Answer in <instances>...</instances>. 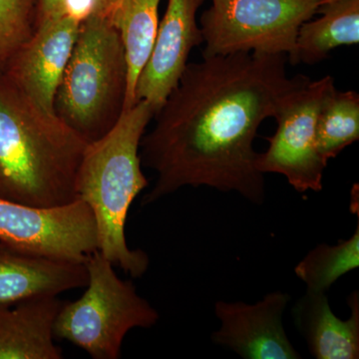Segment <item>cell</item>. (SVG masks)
I'll list each match as a JSON object with an SVG mask.
<instances>
[{
  "instance_id": "1",
  "label": "cell",
  "mask_w": 359,
  "mask_h": 359,
  "mask_svg": "<svg viewBox=\"0 0 359 359\" xmlns=\"http://www.w3.org/2000/svg\"><path fill=\"white\" fill-rule=\"evenodd\" d=\"M287 62V54L238 52L188 63L154 115V128L142 137V165L157 173L142 205L185 186L237 192L263 204L264 174L254 149L257 130L311 81L289 76Z\"/></svg>"
},
{
  "instance_id": "2",
  "label": "cell",
  "mask_w": 359,
  "mask_h": 359,
  "mask_svg": "<svg viewBox=\"0 0 359 359\" xmlns=\"http://www.w3.org/2000/svg\"><path fill=\"white\" fill-rule=\"evenodd\" d=\"M87 145L0 73V199L36 207L78 200Z\"/></svg>"
},
{
  "instance_id": "3",
  "label": "cell",
  "mask_w": 359,
  "mask_h": 359,
  "mask_svg": "<svg viewBox=\"0 0 359 359\" xmlns=\"http://www.w3.org/2000/svg\"><path fill=\"white\" fill-rule=\"evenodd\" d=\"M154 115L146 100L125 111L109 133L87 145L77 173V197L95 217L99 252L132 278L143 276L150 264L144 250L130 249L125 226L132 203L149 185L139 151Z\"/></svg>"
},
{
  "instance_id": "4",
  "label": "cell",
  "mask_w": 359,
  "mask_h": 359,
  "mask_svg": "<svg viewBox=\"0 0 359 359\" xmlns=\"http://www.w3.org/2000/svg\"><path fill=\"white\" fill-rule=\"evenodd\" d=\"M128 67L109 16L80 23L76 42L54 99V114L87 144L109 133L125 112Z\"/></svg>"
},
{
  "instance_id": "5",
  "label": "cell",
  "mask_w": 359,
  "mask_h": 359,
  "mask_svg": "<svg viewBox=\"0 0 359 359\" xmlns=\"http://www.w3.org/2000/svg\"><path fill=\"white\" fill-rule=\"evenodd\" d=\"M85 266L86 290L77 301L62 304L54 337L67 340L94 359L119 358L130 330L154 327L159 313L132 282L117 276L114 264L99 250L87 257Z\"/></svg>"
},
{
  "instance_id": "6",
  "label": "cell",
  "mask_w": 359,
  "mask_h": 359,
  "mask_svg": "<svg viewBox=\"0 0 359 359\" xmlns=\"http://www.w3.org/2000/svg\"><path fill=\"white\" fill-rule=\"evenodd\" d=\"M320 6V0H212L200 18L203 57L259 52L290 59L299 27Z\"/></svg>"
},
{
  "instance_id": "7",
  "label": "cell",
  "mask_w": 359,
  "mask_h": 359,
  "mask_svg": "<svg viewBox=\"0 0 359 359\" xmlns=\"http://www.w3.org/2000/svg\"><path fill=\"white\" fill-rule=\"evenodd\" d=\"M0 242L37 256L85 263L99 249L93 212L81 200L36 207L0 199Z\"/></svg>"
},
{
  "instance_id": "8",
  "label": "cell",
  "mask_w": 359,
  "mask_h": 359,
  "mask_svg": "<svg viewBox=\"0 0 359 359\" xmlns=\"http://www.w3.org/2000/svg\"><path fill=\"white\" fill-rule=\"evenodd\" d=\"M335 88L334 77L309 81L283 106L275 119L278 129L266 138L269 146L259 153L257 168L261 173L280 174L295 191L320 192L327 162L316 146V125L321 106Z\"/></svg>"
},
{
  "instance_id": "9",
  "label": "cell",
  "mask_w": 359,
  "mask_h": 359,
  "mask_svg": "<svg viewBox=\"0 0 359 359\" xmlns=\"http://www.w3.org/2000/svg\"><path fill=\"white\" fill-rule=\"evenodd\" d=\"M290 299L278 290L255 304L217 302L215 313L221 327L212 334V341L245 359L301 358L283 327Z\"/></svg>"
},
{
  "instance_id": "10",
  "label": "cell",
  "mask_w": 359,
  "mask_h": 359,
  "mask_svg": "<svg viewBox=\"0 0 359 359\" xmlns=\"http://www.w3.org/2000/svg\"><path fill=\"white\" fill-rule=\"evenodd\" d=\"M205 0H168L154 47L135 89L136 103L148 101L156 113L178 85L194 47L204 43L197 13Z\"/></svg>"
},
{
  "instance_id": "11",
  "label": "cell",
  "mask_w": 359,
  "mask_h": 359,
  "mask_svg": "<svg viewBox=\"0 0 359 359\" xmlns=\"http://www.w3.org/2000/svg\"><path fill=\"white\" fill-rule=\"evenodd\" d=\"M80 22L71 18L39 26L4 74L41 109L54 114V99L76 42Z\"/></svg>"
},
{
  "instance_id": "12",
  "label": "cell",
  "mask_w": 359,
  "mask_h": 359,
  "mask_svg": "<svg viewBox=\"0 0 359 359\" xmlns=\"http://www.w3.org/2000/svg\"><path fill=\"white\" fill-rule=\"evenodd\" d=\"M85 263L29 254L0 242V304L86 287Z\"/></svg>"
},
{
  "instance_id": "13",
  "label": "cell",
  "mask_w": 359,
  "mask_h": 359,
  "mask_svg": "<svg viewBox=\"0 0 359 359\" xmlns=\"http://www.w3.org/2000/svg\"><path fill=\"white\" fill-rule=\"evenodd\" d=\"M63 302L55 295L0 304V359H61L54 323Z\"/></svg>"
},
{
  "instance_id": "14",
  "label": "cell",
  "mask_w": 359,
  "mask_h": 359,
  "mask_svg": "<svg viewBox=\"0 0 359 359\" xmlns=\"http://www.w3.org/2000/svg\"><path fill=\"white\" fill-rule=\"evenodd\" d=\"M351 318L340 320L332 311L325 292H309L294 304L292 316L309 353L316 359L359 358V294L347 299Z\"/></svg>"
},
{
  "instance_id": "15",
  "label": "cell",
  "mask_w": 359,
  "mask_h": 359,
  "mask_svg": "<svg viewBox=\"0 0 359 359\" xmlns=\"http://www.w3.org/2000/svg\"><path fill=\"white\" fill-rule=\"evenodd\" d=\"M320 18L302 23L290 65H316L340 46L358 44L359 0H344L318 6Z\"/></svg>"
},
{
  "instance_id": "16",
  "label": "cell",
  "mask_w": 359,
  "mask_h": 359,
  "mask_svg": "<svg viewBox=\"0 0 359 359\" xmlns=\"http://www.w3.org/2000/svg\"><path fill=\"white\" fill-rule=\"evenodd\" d=\"M161 0H120L107 14L121 36L128 67L125 111L133 107L135 89L147 65L159 27Z\"/></svg>"
},
{
  "instance_id": "17",
  "label": "cell",
  "mask_w": 359,
  "mask_h": 359,
  "mask_svg": "<svg viewBox=\"0 0 359 359\" xmlns=\"http://www.w3.org/2000/svg\"><path fill=\"white\" fill-rule=\"evenodd\" d=\"M359 139L358 92L332 90L321 106L316 125V146L323 160L337 155Z\"/></svg>"
},
{
  "instance_id": "18",
  "label": "cell",
  "mask_w": 359,
  "mask_h": 359,
  "mask_svg": "<svg viewBox=\"0 0 359 359\" xmlns=\"http://www.w3.org/2000/svg\"><path fill=\"white\" fill-rule=\"evenodd\" d=\"M359 266V224L348 240L337 245L320 244L314 248L295 266L297 278L309 292H327L342 276Z\"/></svg>"
},
{
  "instance_id": "19",
  "label": "cell",
  "mask_w": 359,
  "mask_h": 359,
  "mask_svg": "<svg viewBox=\"0 0 359 359\" xmlns=\"http://www.w3.org/2000/svg\"><path fill=\"white\" fill-rule=\"evenodd\" d=\"M39 0H0V73L37 30Z\"/></svg>"
},
{
  "instance_id": "20",
  "label": "cell",
  "mask_w": 359,
  "mask_h": 359,
  "mask_svg": "<svg viewBox=\"0 0 359 359\" xmlns=\"http://www.w3.org/2000/svg\"><path fill=\"white\" fill-rule=\"evenodd\" d=\"M109 8L110 0H39L37 28L63 18L81 23L95 14H107Z\"/></svg>"
},
{
  "instance_id": "21",
  "label": "cell",
  "mask_w": 359,
  "mask_h": 359,
  "mask_svg": "<svg viewBox=\"0 0 359 359\" xmlns=\"http://www.w3.org/2000/svg\"><path fill=\"white\" fill-rule=\"evenodd\" d=\"M344 1V0H320V6H325V4H335V2Z\"/></svg>"
},
{
  "instance_id": "22",
  "label": "cell",
  "mask_w": 359,
  "mask_h": 359,
  "mask_svg": "<svg viewBox=\"0 0 359 359\" xmlns=\"http://www.w3.org/2000/svg\"><path fill=\"white\" fill-rule=\"evenodd\" d=\"M120 0H110V8H109V13L111 11H112V8L113 7H114L116 6V4H118V2H119Z\"/></svg>"
}]
</instances>
